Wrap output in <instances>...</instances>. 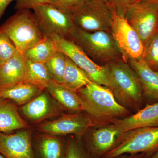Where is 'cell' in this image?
Masks as SVG:
<instances>
[{
	"mask_svg": "<svg viewBox=\"0 0 158 158\" xmlns=\"http://www.w3.org/2000/svg\"><path fill=\"white\" fill-rule=\"evenodd\" d=\"M77 93L84 102L85 111L96 124L110 123L130 114L126 108L117 102L111 90L103 85L92 82Z\"/></svg>",
	"mask_w": 158,
	"mask_h": 158,
	"instance_id": "6da1fadb",
	"label": "cell"
},
{
	"mask_svg": "<svg viewBox=\"0 0 158 158\" xmlns=\"http://www.w3.org/2000/svg\"><path fill=\"white\" fill-rule=\"evenodd\" d=\"M104 65L111 83L110 90L117 102L126 108L137 107L142 101L143 94L135 72L123 61Z\"/></svg>",
	"mask_w": 158,
	"mask_h": 158,
	"instance_id": "7a4b0ae2",
	"label": "cell"
},
{
	"mask_svg": "<svg viewBox=\"0 0 158 158\" xmlns=\"http://www.w3.org/2000/svg\"><path fill=\"white\" fill-rule=\"evenodd\" d=\"M69 39L81 47L98 65L123 61L121 52L110 32H87L76 27Z\"/></svg>",
	"mask_w": 158,
	"mask_h": 158,
	"instance_id": "3957f363",
	"label": "cell"
},
{
	"mask_svg": "<svg viewBox=\"0 0 158 158\" xmlns=\"http://www.w3.org/2000/svg\"><path fill=\"white\" fill-rule=\"evenodd\" d=\"M0 29L8 35L22 54L44 36L34 12L29 9L16 11Z\"/></svg>",
	"mask_w": 158,
	"mask_h": 158,
	"instance_id": "277c9868",
	"label": "cell"
},
{
	"mask_svg": "<svg viewBox=\"0 0 158 158\" xmlns=\"http://www.w3.org/2000/svg\"><path fill=\"white\" fill-rule=\"evenodd\" d=\"M49 37L54 41L57 50L64 53L84 71L92 81L110 89L111 83L104 65H98L94 62L81 47L69 38L57 35Z\"/></svg>",
	"mask_w": 158,
	"mask_h": 158,
	"instance_id": "5b68a950",
	"label": "cell"
},
{
	"mask_svg": "<svg viewBox=\"0 0 158 158\" xmlns=\"http://www.w3.org/2000/svg\"><path fill=\"white\" fill-rule=\"evenodd\" d=\"M158 148V126L140 128L123 133L113 149L102 158L142 153Z\"/></svg>",
	"mask_w": 158,
	"mask_h": 158,
	"instance_id": "8992f818",
	"label": "cell"
},
{
	"mask_svg": "<svg viewBox=\"0 0 158 158\" xmlns=\"http://www.w3.org/2000/svg\"><path fill=\"white\" fill-rule=\"evenodd\" d=\"M76 27L87 32H110L113 11L107 3L97 0H85L83 6L72 14Z\"/></svg>",
	"mask_w": 158,
	"mask_h": 158,
	"instance_id": "52a82bcc",
	"label": "cell"
},
{
	"mask_svg": "<svg viewBox=\"0 0 158 158\" xmlns=\"http://www.w3.org/2000/svg\"><path fill=\"white\" fill-rule=\"evenodd\" d=\"M34 13L44 35H59L69 38L75 29L72 14L53 4H44L34 9Z\"/></svg>",
	"mask_w": 158,
	"mask_h": 158,
	"instance_id": "ba28073f",
	"label": "cell"
},
{
	"mask_svg": "<svg viewBox=\"0 0 158 158\" xmlns=\"http://www.w3.org/2000/svg\"><path fill=\"white\" fill-rule=\"evenodd\" d=\"M113 11V10H112ZM111 34L121 52L125 62L143 59L145 46L141 37L124 17L113 11Z\"/></svg>",
	"mask_w": 158,
	"mask_h": 158,
	"instance_id": "9c48e42d",
	"label": "cell"
},
{
	"mask_svg": "<svg viewBox=\"0 0 158 158\" xmlns=\"http://www.w3.org/2000/svg\"><path fill=\"white\" fill-rule=\"evenodd\" d=\"M124 18L145 45L158 31V4L140 0L129 6Z\"/></svg>",
	"mask_w": 158,
	"mask_h": 158,
	"instance_id": "30bf717a",
	"label": "cell"
},
{
	"mask_svg": "<svg viewBox=\"0 0 158 158\" xmlns=\"http://www.w3.org/2000/svg\"><path fill=\"white\" fill-rule=\"evenodd\" d=\"M96 124L90 116L78 112L63 115L60 118L47 122L38 126L43 133L54 135L74 134L78 137L84 135L89 128Z\"/></svg>",
	"mask_w": 158,
	"mask_h": 158,
	"instance_id": "8fae6325",
	"label": "cell"
},
{
	"mask_svg": "<svg viewBox=\"0 0 158 158\" xmlns=\"http://www.w3.org/2000/svg\"><path fill=\"white\" fill-rule=\"evenodd\" d=\"M0 154L5 158H35L31 133L28 131L11 134L0 132Z\"/></svg>",
	"mask_w": 158,
	"mask_h": 158,
	"instance_id": "7c38bea8",
	"label": "cell"
},
{
	"mask_svg": "<svg viewBox=\"0 0 158 158\" xmlns=\"http://www.w3.org/2000/svg\"><path fill=\"white\" fill-rule=\"evenodd\" d=\"M122 134L113 123L102 125L90 133L89 149L94 155L102 158L113 149Z\"/></svg>",
	"mask_w": 158,
	"mask_h": 158,
	"instance_id": "4fadbf2b",
	"label": "cell"
},
{
	"mask_svg": "<svg viewBox=\"0 0 158 158\" xmlns=\"http://www.w3.org/2000/svg\"><path fill=\"white\" fill-rule=\"evenodd\" d=\"M121 133L140 128L158 126V102L148 105L138 113L111 122Z\"/></svg>",
	"mask_w": 158,
	"mask_h": 158,
	"instance_id": "5bb4252c",
	"label": "cell"
},
{
	"mask_svg": "<svg viewBox=\"0 0 158 158\" xmlns=\"http://www.w3.org/2000/svg\"><path fill=\"white\" fill-rule=\"evenodd\" d=\"M127 63L138 75L143 95L158 101V72L150 67L142 59L130 60Z\"/></svg>",
	"mask_w": 158,
	"mask_h": 158,
	"instance_id": "9a60e30c",
	"label": "cell"
},
{
	"mask_svg": "<svg viewBox=\"0 0 158 158\" xmlns=\"http://www.w3.org/2000/svg\"><path fill=\"white\" fill-rule=\"evenodd\" d=\"M25 59L17 50L12 58L0 66V90L24 81Z\"/></svg>",
	"mask_w": 158,
	"mask_h": 158,
	"instance_id": "2e32d148",
	"label": "cell"
},
{
	"mask_svg": "<svg viewBox=\"0 0 158 158\" xmlns=\"http://www.w3.org/2000/svg\"><path fill=\"white\" fill-rule=\"evenodd\" d=\"M48 93L65 109L73 112L86 111L85 105L77 91L53 80L46 88Z\"/></svg>",
	"mask_w": 158,
	"mask_h": 158,
	"instance_id": "e0dca14e",
	"label": "cell"
},
{
	"mask_svg": "<svg viewBox=\"0 0 158 158\" xmlns=\"http://www.w3.org/2000/svg\"><path fill=\"white\" fill-rule=\"evenodd\" d=\"M29 127L21 117L15 104L9 99L0 98V132L9 133Z\"/></svg>",
	"mask_w": 158,
	"mask_h": 158,
	"instance_id": "ac0fdd59",
	"label": "cell"
},
{
	"mask_svg": "<svg viewBox=\"0 0 158 158\" xmlns=\"http://www.w3.org/2000/svg\"><path fill=\"white\" fill-rule=\"evenodd\" d=\"M43 90L35 85L23 81L0 90V98L9 99L16 105H24Z\"/></svg>",
	"mask_w": 158,
	"mask_h": 158,
	"instance_id": "d6986e66",
	"label": "cell"
},
{
	"mask_svg": "<svg viewBox=\"0 0 158 158\" xmlns=\"http://www.w3.org/2000/svg\"><path fill=\"white\" fill-rule=\"evenodd\" d=\"M21 110L27 118L33 121H39L52 115L55 109L48 94L41 93L23 105Z\"/></svg>",
	"mask_w": 158,
	"mask_h": 158,
	"instance_id": "ffe728a7",
	"label": "cell"
},
{
	"mask_svg": "<svg viewBox=\"0 0 158 158\" xmlns=\"http://www.w3.org/2000/svg\"><path fill=\"white\" fill-rule=\"evenodd\" d=\"M58 52L52 38L44 35L42 39L24 52L23 56L26 60L45 63Z\"/></svg>",
	"mask_w": 158,
	"mask_h": 158,
	"instance_id": "44dd1931",
	"label": "cell"
},
{
	"mask_svg": "<svg viewBox=\"0 0 158 158\" xmlns=\"http://www.w3.org/2000/svg\"><path fill=\"white\" fill-rule=\"evenodd\" d=\"M25 68L24 82L35 85L43 90L46 89L52 79L44 63L25 59Z\"/></svg>",
	"mask_w": 158,
	"mask_h": 158,
	"instance_id": "7402d4cb",
	"label": "cell"
},
{
	"mask_svg": "<svg viewBox=\"0 0 158 158\" xmlns=\"http://www.w3.org/2000/svg\"><path fill=\"white\" fill-rule=\"evenodd\" d=\"M92 82L86 73L67 56L63 76V85L77 92L79 89Z\"/></svg>",
	"mask_w": 158,
	"mask_h": 158,
	"instance_id": "603a6c76",
	"label": "cell"
},
{
	"mask_svg": "<svg viewBox=\"0 0 158 158\" xmlns=\"http://www.w3.org/2000/svg\"><path fill=\"white\" fill-rule=\"evenodd\" d=\"M38 149L41 158H62L63 145L59 139L45 136L41 139Z\"/></svg>",
	"mask_w": 158,
	"mask_h": 158,
	"instance_id": "cb8c5ba5",
	"label": "cell"
},
{
	"mask_svg": "<svg viewBox=\"0 0 158 158\" xmlns=\"http://www.w3.org/2000/svg\"><path fill=\"white\" fill-rule=\"evenodd\" d=\"M66 58L67 56L64 53L58 51L53 56L44 63L52 80L59 84L63 83Z\"/></svg>",
	"mask_w": 158,
	"mask_h": 158,
	"instance_id": "d4e9b609",
	"label": "cell"
},
{
	"mask_svg": "<svg viewBox=\"0 0 158 158\" xmlns=\"http://www.w3.org/2000/svg\"><path fill=\"white\" fill-rule=\"evenodd\" d=\"M142 60L154 70L158 72V31L146 43Z\"/></svg>",
	"mask_w": 158,
	"mask_h": 158,
	"instance_id": "484cf974",
	"label": "cell"
},
{
	"mask_svg": "<svg viewBox=\"0 0 158 158\" xmlns=\"http://www.w3.org/2000/svg\"><path fill=\"white\" fill-rule=\"evenodd\" d=\"M17 51L8 35L0 29V66L12 58Z\"/></svg>",
	"mask_w": 158,
	"mask_h": 158,
	"instance_id": "4316f807",
	"label": "cell"
},
{
	"mask_svg": "<svg viewBox=\"0 0 158 158\" xmlns=\"http://www.w3.org/2000/svg\"><path fill=\"white\" fill-rule=\"evenodd\" d=\"M63 158H91L77 142L69 141L67 144Z\"/></svg>",
	"mask_w": 158,
	"mask_h": 158,
	"instance_id": "83f0119b",
	"label": "cell"
},
{
	"mask_svg": "<svg viewBox=\"0 0 158 158\" xmlns=\"http://www.w3.org/2000/svg\"><path fill=\"white\" fill-rule=\"evenodd\" d=\"M85 2V0H51L50 4L73 14L83 6Z\"/></svg>",
	"mask_w": 158,
	"mask_h": 158,
	"instance_id": "f1b7e54d",
	"label": "cell"
},
{
	"mask_svg": "<svg viewBox=\"0 0 158 158\" xmlns=\"http://www.w3.org/2000/svg\"><path fill=\"white\" fill-rule=\"evenodd\" d=\"M140 0H108V5L117 15L124 17L129 6Z\"/></svg>",
	"mask_w": 158,
	"mask_h": 158,
	"instance_id": "f546056e",
	"label": "cell"
},
{
	"mask_svg": "<svg viewBox=\"0 0 158 158\" xmlns=\"http://www.w3.org/2000/svg\"><path fill=\"white\" fill-rule=\"evenodd\" d=\"M51 0H16L15 9L16 11L23 9H34L37 6L50 3Z\"/></svg>",
	"mask_w": 158,
	"mask_h": 158,
	"instance_id": "4dcf8cb0",
	"label": "cell"
},
{
	"mask_svg": "<svg viewBox=\"0 0 158 158\" xmlns=\"http://www.w3.org/2000/svg\"><path fill=\"white\" fill-rule=\"evenodd\" d=\"M14 1L16 0H0V20L9 4Z\"/></svg>",
	"mask_w": 158,
	"mask_h": 158,
	"instance_id": "1f68e13d",
	"label": "cell"
},
{
	"mask_svg": "<svg viewBox=\"0 0 158 158\" xmlns=\"http://www.w3.org/2000/svg\"><path fill=\"white\" fill-rule=\"evenodd\" d=\"M141 154L140 153L123 154L113 158H143Z\"/></svg>",
	"mask_w": 158,
	"mask_h": 158,
	"instance_id": "d6a6232c",
	"label": "cell"
},
{
	"mask_svg": "<svg viewBox=\"0 0 158 158\" xmlns=\"http://www.w3.org/2000/svg\"><path fill=\"white\" fill-rule=\"evenodd\" d=\"M155 153L149 158H158V148H157Z\"/></svg>",
	"mask_w": 158,
	"mask_h": 158,
	"instance_id": "836d02e7",
	"label": "cell"
},
{
	"mask_svg": "<svg viewBox=\"0 0 158 158\" xmlns=\"http://www.w3.org/2000/svg\"><path fill=\"white\" fill-rule=\"evenodd\" d=\"M141 1H145V2H149L158 3V0H141Z\"/></svg>",
	"mask_w": 158,
	"mask_h": 158,
	"instance_id": "e575fe53",
	"label": "cell"
},
{
	"mask_svg": "<svg viewBox=\"0 0 158 158\" xmlns=\"http://www.w3.org/2000/svg\"><path fill=\"white\" fill-rule=\"evenodd\" d=\"M97 1H101V2H104L107 3L108 4V0H97Z\"/></svg>",
	"mask_w": 158,
	"mask_h": 158,
	"instance_id": "d590c367",
	"label": "cell"
},
{
	"mask_svg": "<svg viewBox=\"0 0 158 158\" xmlns=\"http://www.w3.org/2000/svg\"><path fill=\"white\" fill-rule=\"evenodd\" d=\"M0 158H5L1 154H0Z\"/></svg>",
	"mask_w": 158,
	"mask_h": 158,
	"instance_id": "8d00e7d4",
	"label": "cell"
},
{
	"mask_svg": "<svg viewBox=\"0 0 158 158\" xmlns=\"http://www.w3.org/2000/svg\"></svg>",
	"mask_w": 158,
	"mask_h": 158,
	"instance_id": "74e56055",
	"label": "cell"
}]
</instances>
